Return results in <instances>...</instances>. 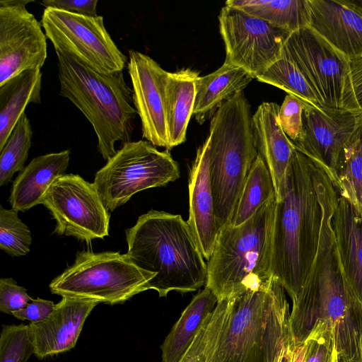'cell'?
Returning a JSON list of instances; mask_svg holds the SVG:
<instances>
[{
	"label": "cell",
	"instance_id": "6da1fadb",
	"mask_svg": "<svg viewBox=\"0 0 362 362\" xmlns=\"http://www.w3.org/2000/svg\"><path fill=\"white\" fill-rule=\"evenodd\" d=\"M337 196L332 186L324 188L317 250L303 289L292 302L291 330L293 346H299L318 321L325 322L334 332L341 361L361 362L362 303L345 276L332 228Z\"/></svg>",
	"mask_w": 362,
	"mask_h": 362
},
{
	"label": "cell",
	"instance_id": "7a4b0ae2",
	"mask_svg": "<svg viewBox=\"0 0 362 362\" xmlns=\"http://www.w3.org/2000/svg\"><path fill=\"white\" fill-rule=\"evenodd\" d=\"M328 172L324 165L297 151L281 199L276 200L271 272L292 302L303 289L317 250L322 192Z\"/></svg>",
	"mask_w": 362,
	"mask_h": 362
},
{
	"label": "cell",
	"instance_id": "3957f363",
	"mask_svg": "<svg viewBox=\"0 0 362 362\" xmlns=\"http://www.w3.org/2000/svg\"><path fill=\"white\" fill-rule=\"evenodd\" d=\"M125 234L127 255L140 269L156 274L148 288L159 297L171 291H195L206 285V263L181 215L151 210Z\"/></svg>",
	"mask_w": 362,
	"mask_h": 362
},
{
	"label": "cell",
	"instance_id": "277c9868",
	"mask_svg": "<svg viewBox=\"0 0 362 362\" xmlns=\"http://www.w3.org/2000/svg\"><path fill=\"white\" fill-rule=\"evenodd\" d=\"M59 94L69 99L86 117L98 139L105 160L117 153L115 144L131 141L136 111L132 89L122 71L100 72L73 54L55 50Z\"/></svg>",
	"mask_w": 362,
	"mask_h": 362
},
{
	"label": "cell",
	"instance_id": "5b68a950",
	"mask_svg": "<svg viewBox=\"0 0 362 362\" xmlns=\"http://www.w3.org/2000/svg\"><path fill=\"white\" fill-rule=\"evenodd\" d=\"M285 290L273 276L267 288L233 298L215 362H281L293 345Z\"/></svg>",
	"mask_w": 362,
	"mask_h": 362
},
{
	"label": "cell",
	"instance_id": "8992f818",
	"mask_svg": "<svg viewBox=\"0 0 362 362\" xmlns=\"http://www.w3.org/2000/svg\"><path fill=\"white\" fill-rule=\"evenodd\" d=\"M275 204L274 197L243 223H231L220 229L207 260L205 285L218 302L269 285L273 277L271 257Z\"/></svg>",
	"mask_w": 362,
	"mask_h": 362
},
{
	"label": "cell",
	"instance_id": "52a82bcc",
	"mask_svg": "<svg viewBox=\"0 0 362 362\" xmlns=\"http://www.w3.org/2000/svg\"><path fill=\"white\" fill-rule=\"evenodd\" d=\"M209 137V180L221 229L231 224L244 182L259 154L250 105L243 91L214 113Z\"/></svg>",
	"mask_w": 362,
	"mask_h": 362
},
{
	"label": "cell",
	"instance_id": "ba28073f",
	"mask_svg": "<svg viewBox=\"0 0 362 362\" xmlns=\"http://www.w3.org/2000/svg\"><path fill=\"white\" fill-rule=\"evenodd\" d=\"M155 276L138 267L127 254L81 251L49 287L62 297L113 305L148 290V284Z\"/></svg>",
	"mask_w": 362,
	"mask_h": 362
},
{
	"label": "cell",
	"instance_id": "9c48e42d",
	"mask_svg": "<svg viewBox=\"0 0 362 362\" xmlns=\"http://www.w3.org/2000/svg\"><path fill=\"white\" fill-rule=\"evenodd\" d=\"M178 163L169 150L158 151L147 141L122 145L95 175L93 185L109 211L136 193L163 187L180 177Z\"/></svg>",
	"mask_w": 362,
	"mask_h": 362
},
{
	"label": "cell",
	"instance_id": "30bf717a",
	"mask_svg": "<svg viewBox=\"0 0 362 362\" xmlns=\"http://www.w3.org/2000/svg\"><path fill=\"white\" fill-rule=\"evenodd\" d=\"M284 49L324 108L362 114L353 89L347 57L310 26L292 33Z\"/></svg>",
	"mask_w": 362,
	"mask_h": 362
},
{
	"label": "cell",
	"instance_id": "8fae6325",
	"mask_svg": "<svg viewBox=\"0 0 362 362\" xmlns=\"http://www.w3.org/2000/svg\"><path fill=\"white\" fill-rule=\"evenodd\" d=\"M40 23L55 50L73 54L100 72L122 71L128 63L107 31L103 16H82L47 7Z\"/></svg>",
	"mask_w": 362,
	"mask_h": 362
},
{
	"label": "cell",
	"instance_id": "7c38bea8",
	"mask_svg": "<svg viewBox=\"0 0 362 362\" xmlns=\"http://www.w3.org/2000/svg\"><path fill=\"white\" fill-rule=\"evenodd\" d=\"M218 26L225 45V62L242 68L255 78L281 56L292 33L226 5L220 11Z\"/></svg>",
	"mask_w": 362,
	"mask_h": 362
},
{
	"label": "cell",
	"instance_id": "4fadbf2b",
	"mask_svg": "<svg viewBox=\"0 0 362 362\" xmlns=\"http://www.w3.org/2000/svg\"><path fill=\"white\" fill-rule=\"evenodd\" d=\"M56 221L54 233L89 244L109 235L110 211L93 183L65 174L48 189L42 202Z\"/></svg>",
	"mask_w": 362,
	"mask_h": 362
},
{
	"label": "cell",
	"instance_id": "5bb4252c",
	"mask_svg": "<svg viewBox=\"0 0 362 362\" xmlns=\"http://www.w3.org/2000/svg\"><path fill=\"white\" fill-rule=\"evenodd\" d=\"M29 0L0 1V86L47 59V36L25 6Z\"/></svg>",
	"mask_w": 362,
	"mask_h": 362
},
{
	"label": "cell",
	"instance_id": "9a60e30c",
	"mask_svg": "<svg viewBox=\"0 0 362 362\" xmlns=\"http://www.w3.org/2000/svg\"><path fill=\"white\" fill-rule=\"evenodd\" d=\"M127 69L143 137L155 146L170 150L165 103L168 72L149 56L133 49L129 51Z\"/></svg>",
	"mask_w": 362,
	"mask_h": 362
},
{
	"label": "cell",
	"instance_id": "2e32d148",
	"mask_svg": "<svg viewBox=\"0 0 362 362\" xmlns=\"http://www.w3.org/2000/svg\"><path fill=\"white\" fill-rule=\"evenodd\" d=\"M361 115L322 110L304 103L302 129L293 143L297 151L324 165L332 177L340 152Z\"/></svg>",
	"mask_w": 362,
	"mask_h": 362
},
{
	"label": "cell",
	"instance_id": "e0dca14e",
	"mask_svg": "<svg viewBox=\"0 0 362 362\" xmlns=\"http://www.w3.org/2000/svg\"><path fill=\"white\" fill-rule=\"evenodd\" d=\"M98 304L93 300L62 297L49 317L30 322L35 356L43 359L73 349L86 318Z\"/></svg>",
	"mask_w": 362,
	"mask_h": 362
},
{
	"label": "cell",
	"instance_id": "ac0fdd59",
	"mask_svg": "<svg viewBox=\"0 0 362 362\" xmlns=\"http://www.w3.org/2000/svg\"><path fill=\"white\" fill-rule=\"evenodd\" d=\"M310 27L349 59L362 55V6L356 1L308 0Z\"/></svg>",
	"mask_w": 362,
	"mask_h": 362
},
{
	"label": "cell",
	"instance_id": "d6986e66",
	"mask_svg": "<svg viewBox=\"0 0 362 362\" xmlns=\"http://www.w3.org/2000/svg\"><path fill=\"white\" fill-rule=\"evenodd\" d=\"M208 136L197 150L189 171V218L187 221L204 258L212 255L220 230L214 211V202L209 173Z\"/></svg>",
	"mask_w": 362,
	"mask_h": 362
},
{
	"label": "cell",
	"instance_id": "ffe728a7",
	"mask_svg": "<svg viewBox=\"0 0 362 362\" xmlns=\"http://www.w3.org/2000/svg\"><path fill=\"white\" fill-rule=\"evenodd\" d=\"M279 107L276 103L264 102L252 115L258 153L270 173L276 201L281 199L288 169L297 151L280 125Z\"/></svg>",
	"mask_w": 362,
	"mask_h": 362
},
{
	"label": "cell",
	"instance_id": "44dd1931",
	"mask_svg": "<svg viewBox=\"0 0 362 362\" xmlns=\"http://www.w3.org/2000/svg\"><path fill=\"white\" fill-rule=\"evenodd\" d=\"M331 224L345 276L362 303V217L338 191Z\"/></svg>",
	"mask_w": 362,
	"mask_h": 362
},
{
	"label": "cell",
	"instance_id": "7402d4cb",
	"mask_svg": "<svg viewBox=\"0 0 362 362\" xmlns=\"http://www.w3.org/2000/svg\"><path fill=\"white\" fill-rule=\"evenodd\" d=\"M69 160V150L33 158L13 182L8 199L12 209L25 212L42 204L53 182L65 175Z\"/></svg>",
	"mask_w": 362,
	"mask_h": 362
},
{
	"label": "cell",
	"instance_id": "603a6c76",
	"mask_svg": "<svg viewBox=\"0 0 362 362\" xmlns=\"http://www.w3.org/2000/svg\"><path fill=\"white\" fill-rule=\"evenodd\" d=\"M254 78L242 68L225 62L215 71L199 76L193 110L199 124H203L225 101L243 91Z\"/></svg>",
	"mask_w": 362,
	"mask_h": 362
},
{
	"label": "cell",
	"instance_id": "cb8c5ba5",
	"mask_svg": "<svg viewBox=\"0 0 362 362\" xmlns=\"http://www.w3.org/2000/svg\"><path fill=\"white\" fill-rule=\"evenodd\" d=\"M199 73L190 68L168 72L165 103L170 149L186 140V132L193 115L196 81Z\"/></svg>",
	"mask_w": 362,
	"mask_h": 362
},
{
	"label": "cell",
	"instance_id": "d4e9b609",
	"mask_svg": "<svg viewBox=\"0 0 362 362\" xmlns=\"http://www.w3.org/2000/svg\"><path fill=\"white\" fill-rule=\"evenodd\" d=\"M218 303L206 286L199 291L182 313L160 346L162 362H177Z\"/></svg>",
	"mask_w": 362,
	"mask_h": 362
},
{
	"label": "cell",
	"instance_id": "484cf974",
	"mask_svg": "<svg viewBox=\"0 0 362 362\" xmlns=\"http://www.w3.org/2000/svg\"><path fill=\"white\" fill-rule=\"evenodd\" d=\"M41 69L26 70L0 86V150L30 103H40Z\"/></svg>",
	"mask_w": 362,
	"mask_h": 362
},
{
	"label": "cell",
	"instance_id": "4316f807",
	"mask_svg": "<svg viewBox=\"0 0 362 362\" xmlns=\"http://www.w3.org/2000/svg\"><path fill=\"white\" fill-rule=\"evenodd\" d=\"M226 6L240 9L291 33L308 27V0H228Z\"/></svg>",
	"mask_w": 362,
	"mask_h": 362
},
{
	"label": "cell",
	"instance_id": "83f0119b",
	"mask_svg": "<svg viewBox=\"0 0 362 362\" xmlns=\"http://www.w3.org/2000/svg\"><path fill=\"white\" fill-rule=\"evenodd\" d=\"M332 179L339 194L349 201L362 217V114L340 152Z\"/></svg>",
	"mask_w": 362,
	"mask_h": 362
},
{
	"label": "cell",
	"instance_id": "f1b7e54d",
	"mask_svg": "<svg viewBox=\"0 0 362 362\" xmlns=\"http://www.w3.org/2000/svg\"><path fill=\"white\" fill-rule=\"evenodd\" d=\"M231 308V299L218 302L177 362H215L223 335L228 325Z\"/></svg>",
	"mask_w": 362,
	"mask_h": 362
},
{
	"label": "cell",
	"instance_id": "f546056e",
	"mask_svg": "<svg viewBox=\"0 0 362 362\" xmlns=\"http://www.w3.org/2000/svg\"><path fill=\"white\" fill-rule=\"evenodd\" d=\"M274 197H276L272 178L265 162L258 154L244 182L231 223H243Z\"/></svg>",
	"mask_w": 362,
	"mask_h": 362
},
{
	"label": "cell",
	"instance_id": "4dcf8cb0",
	"mask_svg": "<svg viewBox=\"0 0 362 362\" xmlns=\"http://www.w3.org/2000/svg\"><path fill=\"white\" fill-rule=\"evenodd\" d=\"M256 79L276 86L314 107L327 110L284 48L281 56Z\"/></svg>",
	"mask_w": 362,
	"mask_h": 362
},
{
	"label": "cell",
	"instance_id": "1f68e13d",
	"mask_svg": "<svg viewBox=\"0 0 362 362\" xmlns=\"http://www.w3.org/2000/svg\"><path fill=\"white\" fill-rule=\"evenodd\" d=\"M33 137V130L25 113L23 114L5 145L0 150V185H7L13 175L25 168Z\"/></svg>",
	"mask_w": 362,
	"mask_h": 362
},
{
	"label": "cell",
	"instance_id": "d6a6232c",
	"mask_svg": "<svg viewBox=\"0 0 362 362\" xmlns=\"http://www.w3.org/2000/svg\"><path fill=\"white\" fill-rule=\"evenodd\" d=\"M18 213L0 206V248L12 257L27 255L32 243L31 233Z\"/></svg>",
	"mask_w": 362,
	"mask_h": 362
},
{
	"label": "cell",
	"instance_id": "836d02e7",
	"mask_svg": "<svg viewBox=\"0 0 362 362\" xmlns=\"http://www.w3.org/2000/svg\"><path fill=\"white\" fill-rule=\"evenodd\" d=\"M35 354L29 325H2L0 362H27Z\"/></svg>",
	"mask_w": 362,
	"mask_h": 362
},
{
	"label": "cell",
	"instance_id": "e575fe53",
	"mask_svg": "<svg viewBox=\"0 0 362 362\" xmlns=\"http://www.w3.org/2000/svg\"><path fill=\"white\" fill-rule=\"evenodd\" d=\"M304 362H341L337 351L332 329L318 321L305 342Z\"/></svg>",
	"mask_w": 362,
	"mask_h": 362
},
{
	"label": "cell",
	"instance_id": "d590c367",
	"mask_svg": "<svg viewBox=\"0 0 362 362\" xmlns=\"http://www.w3.org/2000/svg\"><path fill=\"white\" fill-rule=\"evenodd\" d=\"M304 102L288 94L279 107L278 117L280 125L287 136L294 142L302 129V114Z\"/></svg>",
	"mask_w": 362,
	"mask_h": 362
},
{
	"label": "cell",
	"instance_id": "8d00e7d4",
	"mask_svg": "<svg viewBox=\"0 0 362 362\" xmlns=\"http://www.w3.org/2000/svg\"><path fill=\"white\" fill-rule=\"evenodd\" d=\"M33 299L12 278L0 279V310L6 314L23 309Z\"/></svg>",
	"mask_w": 362,
	"mask_h": 362
},
{
	"label": "cell",
	"instance_id": "74e56055",
	"mask_svg": "<svg viewBox=\"0 0 362 362\" xmlns=\"http://www.w3.org/2000/svg\"><path fill=\"white\" fill-rule=\"evenodd\" d=\"M98 0H44L45 8H54L66 12L87 16H97Z\"/></svg>",
	"mask_w": 362,
	"mask_h": 362
},
{
	"label": "cell",
	"instance_id": "f35d334b",
	"mask_svg": "<svg viewBox=\"0 0 362 362\" xmlns=\"http://www.w3.org/2000/svg\"><path fill=\"white\" fill-rule=\"evenodd\" d=\"M55 304L42 298L33 299L25 308L13 313V315L21 320H30L31 322H38L49 317L53 312Z\"/></svg>",
	"mask_w": 362,
	"mask_h": 362
},
{
	"label": "cell",
	"instance_id": "ab89813d",
	"mask_svg": "<svg viewBox=\"0 0 362 362\" xmlns=\"http://www.w3.org/2000/svg\"><path fill=\"white\" fill-rule=\"evenodd\" d=\"M349 66L353 89L362 110V55L350 59Z\"/></svg>",
	"mask_w": 362,
	"mask_h": 362
},
{
	"label": "cell",
	"instance_id": "60d3db41",
	"mask_svg": "<svg viewBox=\"0 0 362 362\" xmlns=\"http://www.w3.org/2000/svg\"><path fill=\"white\" fill-rule=\"evenodd\" d=\"M305 345L292 346L291 349V362H304Z\"/></svg>",
	"mask_w": 362,
	"mask_h": 362
},
{
	"label": "cell",
	"instance_id": "b9f144b4",
	"mask_svg": "<svg viewBox=\"0 0 362 362\" xmlns=\"http://www.w3.org/2000/svg\"><path fill=\"white\" fill-rule=\"evenodd\" d=\"M293 346V345H292ZM292 346H291L285 352L281 362H291V349Z\"/></svg>",
	"mask_w": 362,
	"mask_h": 362
},
{
	"label": "cell",
	"instance_id": "7bdbcfd3",
	"mask_svg": "<svg viewBox=\"0 0 362 362\" xmlns=\"http://www.w3.org/2000/svg\"><path fill=\"white\" fill-rule=\"evenodd\" d=\"M361 362H362V334H361Z\"/></svg>",
	"mask_w": 362,
	"mask_h": 362
},
{
	"label": "cell",
	"instance_id": "ee69618b",
	"mask_svg": "<svg viewBox=\"0 0 362 362\" xmlns=\"http://www.w3.org/2000/svg\"><path fill=\"white\" fill-rule=\"evenodd\" d=\"M357 1L360 5H361V6H362V0H361V1Z\"/></svg>",
	"mask_w": 362,
	"mask_h": 362
}]
</instances>
